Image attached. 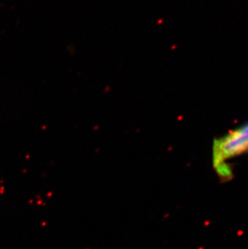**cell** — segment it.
<instances>
[{
	"label": "cell",
	"mask_w": 248,
	"mask_h": 249,
	"mask_svg": "<svg viewBox=\"0 0 248 249\" xmlns=\"http://www.w3.org/2000/svg\"><path fill=\"white\" fill-rule=\"evenodd\" d=\"M212 149L216 172L222 178L231 176L228 162L248 153V121L216 139Z\"/></svg>",
	"instance_id": "1"
}]
</instances>
